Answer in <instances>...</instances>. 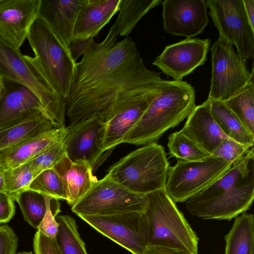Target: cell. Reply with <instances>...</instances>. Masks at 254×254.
Masks as SVG:
<instances>
[{
	"instance_id": "6da1fadb",
	"label": "cell",
	"mask_w": 254,
	"mask_h": 254,
	"mask_svg": "<svg viewBox=\"0 0 254 254\" xmlns=\"http://www.w3.org/2000/svg\"><path fill=\"white\" fill-rule=\"evenodd\" d=\"M165 80L148 69L139 53L84 88L69 92L65 114L69 125L103 114L117 100L134 92L160 87Z\"/></svg>"
},
{
	"instance_id": "7a4b0ae2",
	"label": "cell",
	"mask_w": 254,
	"mask_h": 254,
	"mask_svg": "<svg viewBox=\"0 0 254 254\" xmlns=\"http://www.w3.org/2000/svg\"><path fill=\"white\" fill-rule=\"evenodd\" d=\"M254 147L208 187L189 199V213L202 219L230 220L251 207L254 199Z\"/></svg>"
},
{
	"instance_id": "3957f363",
	"label": "cell",
	"mask_w": 254,
	"mask_h": 254,
	"mask_svg": "<svg viewBox=\"0 0 254 254\" xmlns=\"http://www.w3.org/2000/svg\"><path fill=\"white\" fill-rule=\"evenodd\" d=\"M195 92L188 82L166 80L158 95L123 143L135 145L157 143L169 129L187 118L195 106Z\"/></svg>"
},
{
	"instance_id": "277c9868",
	"label": "cell",
	"mask_w": 254,
	"mask_h": 254,
	"mask_svg": "<svg viewBox=\"0 0 254 254\" xmlns=\"http://www.w3.org/2000/svg\"><path fill=\"white\" fill-rule=\"evenodd\" d=\"M27 39L34 56L24 55V58L66 102L76 64L68 47L64 46L47 24L38 17L32 25Z\"/></svg>"
},
{
	"instance_id": "5b68a950",
	"label": "cell",
	"mask_w": 254,
	"mask_h": 254,
	"mask_svg": "<svg viewBox=\"0 0 254 254\" xmlns=\"http://www.w3.org/2000/svg\"><path fill=\"white\" fill-rule=\"evenodd\" d=\"M169 166L164 147L154 142L121 158L105 176L132 192L147 195L165 189Z\"/></svg>"
},
{
	"instance_id": "8992f818",
	"label": "cell",
	"mask_w": 254,
	"mask_h": 254,
	"mask_svg": "<svg viewBox=\"0 0 254 254\" xmlns=\"http://www.w3.org/2000/svg\"><path fill=\"white\" fill-rule=\"evenodd\" d=\"M145 215L149 230L148 246H162L197 254L198 238L165 189L146 195Z\"/></svg>"
},
{
	"instance_id": "52a82bcc",
	"label": "cell",
	"mask_w": 254,
	"mask_h": 254,
	"mask_svg": "<svg viewBox=\"0 0 254 254\" xmlns=\"http://www.w3.org/2000/svg\"><path fill=\"white\" fill-rule=\"evenodd\" d=\"M0 77L30 88L59 127L65 126L66 102L18 50L0 37Z\"/></svg>"
},
{
	"instance_id": "ba28073f",
	"label": "cell",
	"mask_w": 254,
	"mask_h": 254,
	"mask_svg": "<svg viewBox=\"0 0 254 254\" xmlns=\"http://www.w3.org/2000/svg\"><path fill=\"white\" fill-rule=\"evenodd\" d=\"M233 163L212 155L199 161L178 160L169 166L165 190L175 202H183L226 173Z\"/></svg>"
},
{
	"instance_id": "9c48e42d",
	"label": "cell",
	"mask_w": 254,
	"mask_h": 254,
	"mask_svg": "<svg viewBox=\"0 0 254 254\" xmlns=\"http://www.w3.org/2000/svg\"><path fill=\"white\" fill-rule=\"evenodd\" d=\"M148 203L146 195L132 192L105 176L94 183L71 210L78 216L144 213Z\"/></svg>"
},
{
	"instance_id": "30bf717a",
	"label": "cell",
	"mask_w": 254,
	"mask_h": 254,
	"mask_svg": "<svg viewBox=\"0 0 254 254\" xmlns=\"http://www.w3.org/2000/svg\"><path fill=\"white\" fill-rule=\"evenodd\" d=\"M212 73L207 99L224 102L235 95L254 78L233 46L219 36L211 48Z\"/></svg>"
},
{
	"instance_id": "8fae6325",
	"label": "cell",
	"mask_w": 254,
	"mask_h": 254,
	"mask_svg": "<svg viewBox=\"0 0 254 254\" xmlns=\"http://www.w3.org/2000/svg\"><path fill=\"white\" fill-rule=\"evenodd\" d=\"M209 14L224 38L247 63L254 57V28L247 16L243 0H207Z\"/></svg>"
},
{
	"instance_id": "7c38bea8",
	"label": "cell",
	"mask_w": 254,
	"mask_h": 254,
	"mask_svg": "<svg viewBox=\"0 0 254 254\" xmlns=\"http://www.w3.org/2000/svg\"><path fill=\"white\" fill-rule=\"evenodd\" d=\"M161 86L130 94L117 100L102 114L104 117L103 152H111L115 146L123 143L158 95Z\"/></svg>"
},
{
	"instance_id": "4fadbf2b",
	"label": "cell",
	"mask_w": 254,
	"mask_h": 254,
	"mask_svg": "<svg viewBox=\"0 0 254 254\" xmlns=\"http://www.w3.org/2000/svg\"><path fill=\"white\" fill-rule=\"evenodd\" d=\"M78 216L101 234L132 254H142L148 246V224L144 213Z\"/></svg>"
},
{
	"instance_id": "5bb4252c",
	"label": "cell",
	"mask_w": 254,
	"mask_h": 254,
	"mask_svg": "<svg viewBox=\"0 0 254 254\" xmlns=\"http://www.w3.org/2000/svg\"><path fill=\"white\" fill-rule=\"evenodd\" d=\"M104 117L102 114L66 127L64 140L66 154L72 161L83 160L94 170L101 163Z\"/></svg>"
},
{
	"instance_id": "9a60e30c",
	"label": "cell",
	"mask_w": 254,
	"mask_h": 254,
	"mask_svg": "<svg viewBox=\"0 0 254 254\" xmlns=\"http://www.w3.org/2000/svg\"><path fill=\"white\" fill-rule=\"evenodd\" d=\"M210 44L209 38H186L165 46L152 64L173 80H183L184 77L204 64Z\"/></svg>"
},
{
	"instance_id": "2e32d148",
	"label": "cell",
	"mask_w": 254,
	"mask_h": 254,
	"mask_svg": "<svg viewBox=\"0 0 254 254\" xmlns=\"http://www.w3.org/2000/svg\"><path fill=\"white\" fill-rule=\"evenodd\" d=\"M161 4L163 28L169 34L191 38L208 24L206 0H164Z\"/></svg>"
},
{
	"instance_id": "e0dca14e",
	"label": "cell",
	"mask_w": 254,
	"mask_h": 254,
	"mask_svg": "<svg viewBox=\"0 0 254 254\" xmlns=\"http://www.w3.org/2000/svg\"><path fill=\"white\" fill-rule=\"evenodd\" d=\"M40 0H0V37L18 50L38 17Z\"/></svg>"
},
{
	"instance_id": "ac0fdd59",
	"label": "cell",
	"mask_w": 254,
	"mask_h": 254,
	"mask_svg": "<svg viewBox=\"0 0 254 254\" xmlns=\"http://www.w3.org/2000/svg\"><path fill=\"white\" fill-rule=\"evenodd\" d=\"M81 2L82 0H40L38 18L67 47L73 39L75 23Z\"/></svg>"
},
{
	"instance_id": "d6986e66",
	"label": "cell",
	"mask_w": 254,
	"mask_h": 254,
	"mask_svg": "<svg viewBox=\"0 0 254 254\" xmlns=\"http://www.w3.org/2000/svg\"><path fill=\"white\" fill-rule=\"evenodd\" d=\"M181 130L211 155L227 137L213 118L206 100L195 105Z\"/></svg>"
},
{
	"instance_id": "ffe728a7",
	"label": "cell",
	"mask_w": 254,
	"mask_h": 254,
	"mask_svg": "<svg viewBox=\"0 0 254 254\" xmlns=\"http://www.w3.org/2000/svg\"><path fill=\"white\" fill-rule=\"evenodd\" d=\"M120 0H82L73 39L94 38L119 10Z\"/></svg>"
},
{
	"instance_id": "44dd1931",
	"label": "cell",
	"mask_w": 254,
	"mask_h": 254,
	"mask_svg": "<svg viewBox=\"0 0 254 254\" xmlns=\"http://www.w3.org/2000/svg\"><path fill=\"white\" fill-rule=\"evenodd\" d=\"M2 81L4 90L0 98V127L34 109L48 113L38 96L30 88L14 81L3 78Z\"/></svg>"
},
{
	"instance_id": "7402d4cb",
	"label": "cell",
	"mask_w": 254,
	"mask_h": 254,
	"mask_svg": "<svg viewBox=\"0 0 254 254\" xmlns=\"http://www.w3.org/2000/svg\"><path fill=\"white\" fill-rule=\"evenodd\" d=\"M54 168L62 178L67 203L71 207L98 180L90 165L83 160L72 161L66 155Z\"/></svg>"
},
{
	"instance_id": "603a6c76",
	"label": "cell",
	"mask_w": 254,
	"mask_h": 254,
	"mask_svg": "<svg viewBox=\"0 0 254 254\" xmlns=\"http://www.w3.org/2000/svg\"><path fill=\"white\" fill-rule=\"evenodd\" d=\"M66 127H56L34 137L0 150V166L7 170L24 164L46 148L62 139Z\"/></svg>"
},
{
	"instance_id": "cb8c5ba5",
	"label": "cell",
	"mask_w": 254,
	"mask_h": 254,
	"mask_svg": "<svg viewBox=\"0 0 254 254\" xmlns=\"http://www.w3.org/2000/svg\"><path fill=\"white\" fill-rule=\"evenodd\" d=\"M211 113L224 134L238 143L253 147L254 134L223 101L207 99Z\"/></svg>"
},
{
	"instance_id": "d4e9b609",
	"label": "cell",
	"mask_w": 254,
	"mask_h": 254,
	"mask_svg": "<svg viewBox=\"0 0 254 254\" xmlns=\"http://www.w3.org/2000/svg\"><path fill=\"white\" fill-rule=\"evenodd\" d=\"M58 127L46 114L21 122L0 130V150L34 137Z\"/></svg>"
},
{
	"instance_id": "484cf974",
	"label": "cell",
	"mask_w": 254,
	"mask_h": 254,
	"mask_svg": "<svg viewBox=\"0 0 254 254\" xmlns=\"http://www.w3.org/2000/svg\"><path fill=\"white\" fill-rule=\"evenodd\" d=\"M225 254H253L254 216L242 213L237 217L229 232L225 237Z\"/></svg>"
},
{
	"instance_id": "4316f807",
	"label": "cell",
	"mask_w": 254,
	"mask_h": 254,
	"mask_svg": "<svg viewBox=\"0 0 254 254\" xmlns=\"http://www.w3.org/2000/svg\"><path fill=\"white\" fill-rule=\"evenodd\" d=\"M162 1V0H120L119 15L115 23L119 35L127 37L141 18Z\"/></svg>"
},
{
	"instance_id": "83f0119b",
	"label": "cell",
	"mask_w": 254,
	"mask_h": 254,
	"mask_svg": "<svg viewBox=\"0 0 254 254\" xmlns=\"http://www.w3.org/2000/svg\"><path fill=\"white\" fill-rule=\"evenodd\" d=\"M56 239L62 254H88L80 238L75 219L69 215H58Z\"/></svg>"
},
{
	"instance_id": "f1b7e54d",
	"label": "cell",
	"mask_w": 254,
	"mask_h": 254,
	"mask_svg": "<svg viewBox=\"0 0 254 254\" xmlns=\"http://www.w3.org/2000/svg\"><path fill=\"white\" fill-rule=\"evenodd\" d=\"M254 80L252 79L241 90L224 102L254 134Z\"/></svg>"
},
{
	"instance_id": "f546056e",
	"label": "cell",
	"mask_w": 254,
	"mask_h": 254,
	"mask_svg": "<svg viewBox=\"0 0 254 254\" xmlns=\"http://www.w3.org/2000/svg\"><path fill=\"white\" fill-rule=\"evenodd\" d=\"M168 147L170 156L181 160L199 161L211 155L181 130L169 135Z\"/></svg>"
},
{
	"instance_id": "4dcf8cb0",
	"label": "cell",
	"mask_w": 254,
	"mask_h": 254,
	"mask_svg": "<svg viewBox=\"0 0 254 254\" xmlns=\"http://www.w3.org/2000/svg\"><path fill=\"white\" fill-rule=\"evenodd\" d=\"M14 201L18 204L24 220L37 229L46 211L45 196L28 189L19 193Z\"/></svg>"
},
{
	"instance_id": "1f68e13d",
	"label": "cell",
	"mask_w": 254,
	"mask_h": 254,
	"mask_svg": "<svg viewBox=\"0 0 254 254\" xmlns=\"http://www.w3.org/2000/svg\"><path fill=\"white\" fill-rule=\"evenodd\" d=\"M28 189L58 199H66L62 178L54 168L44 170L36 176Z\"/></svg>"
},
{
	"instance_id": "d6a6232c",
	"label": "cell",
	"mask_w": 254,
	"mask_h": 254,
	"mask_svg": "<svg viewBox=\"0 0 254 254\" xmlns=\"http://www.w3.org/2000/svg\"><path fill=\"white\" fill-rule=\"evenodd\" d=\"M5 192L15 200L21 192L28 190L34 178L32 169L28 162L17 167L3 170Z\"/></svg>"
},
{
	"instance_id": "836d02e7",
	"label": "cell",
	"mask_w": 254,
	"mask_h": 254,
	"mask_svg": "<svg viewBox=\"0 0 254 254\" xmlns=\"http://www.w3.org/2000/svg\"><path fill=\"white\" fill-rule=\"evenodd\" d=\"M66 155L63 138L46 148L27 162L30 164L35 177L43 171L53 168Z\"/></svg>"
},
{
	"instance_id": "e575fe53",
	"label": "cell",
	"mask_w": 254,
	"mask_h": 254,
	"mask_svg": "<svg viewBox=\"0 0 254 254\" xmlns=\"http://www.w3.org/2000/svg\"><path fill=\"white\" fill-rule=\"evenodd\" d=\"M45 196L47 205L46 211L37 230L48 237L55 238L59 228V223L56 219V217L61 212L60 204L58 199Z\"/></svg>"
},
{
	"instance_id": "d590c367",
	"label": "cell",
	"mask_w": 254,
	"mask_h": 254,
	"mask_svg": "<svg viewBox=\"0 0 254 254\" xmlns=\"http://www.w3.org/2000/svg\"><path fill=\"white\" fill-rule=\"evenodd\" d=\"M251 148L227 137L220 142L211 155L225 161L234 163L244 157Z\"/></svg>"
},
{
	"instance_id": "8d00e7d4",
	"label": "cell",
	"mask_w": 254,
	"mask_h": 254,
	"mask_svg": "<svg viewBox=\"0 0 254 254\" xmlns=\"http://www.w3.org/2000/svg\"><path fill=\"white\" fill-rule=\"evenodd\" d=\"M33 247L35 254H62L56 238L48 237L38 231L34 235Z\"/></svg>"
},
{
	"instance_id": "74e56055",
	"label": "cell",
	"mask_w": 254,
	"mask_h": 254,
	"mask_svg": "<svg viewBox=\"0 0 254 254\" xmlns=\"http://www.w3.org/2000/svg\"><path fill=\"white\" fill-rule=\"evenodd\" d=\"M18 239L7 225L0 226V254H16Z\"/></svg>"
},
{
	"instance_id": "f35d334b",
	"label": "cell",
	"mask_w": 254,
	"mask_h": 254,
	"mask_svg": "<svg viewBox=\"0 0 254 254\" xmlns=\"http://www.w3.org/2000/svg\"><path fill=\"white\" fill-rule=\"evenodd\" d=\"M15 213L14 200L6 192H0V224L9 222Z\"/></svg>"
},
{
	"instance_id": "ab89813d",
	"label": "cell",
	"mask_w": 254,
	"mask_h": 254,
	"mask_svg": "<svg viewBox=\"0 0 254 254\" xmlns=\"http://www.w3.org/2000/svg\"><path fill=\"white\" fill-rule=\"evenodd\" d=\"M93 38L88 39H73L68 46L69 52L73 61L83 55Z\"/></svg>"
},
{
	"instance_id": "60d3db41",
	"label": "cell",
	"mask_w": 254,
	"mask_h": 254,
	"mask_svg": "<svg viewBox=\"0 0 254 254\" xmlns=\"http://www.w3.org/2000/svg\"><path fill=\"white\" fill-rule=\"evenodd\" d=\"M142 254H190L180 249L162 246H147Z\"/></svg>"
},
{
	"instance_id": "b9f144b4",
	"label": "cell",
	"mask_w": 254,
	"mask_h": 254,
	"mask_svg": "<svg viewBox=\"0 0 254 254\" xmlns=\"http://www.w3.org/2000/svg\"><path fill=\"white\" fill-rule=\"evenodd\" d=\"M243 2L249 22L254 28V0H243Z\"/></svg>"
},
{
	"instance_id": "7bdbcfd3",
	"label": "cell",
	"mask_w": 254,
	"mask_h": 254,
	"mask_svg": "<svg viewBox=\"0 0 254 254\" xmlns=\"http://www.w3.org/2000/svg\"><path fill=\"white\" fill-rule=\"evenodd\" d=\"M5 192V183L3 176V170L0 166V192Z\"/></svg>"
},
{
	"instance_id": "ee69618b",
	"label": "cell",
	"mask_w": 254,
	"mask_h": 254,
	"mask_svg": "<svg viewBox=\"0 0 254 254\" xmlns=\"http://www.w3.org/2000/svg\"><path fill=\"white\" fill-rule=\"evenodd\" d=\"M4 90L2 78L0 77V98L2 95Z\"/></svg>"
},
{
	"instance_id": "f6af8a7d",
	"label": "cell",
	"mask_w": 254,
	"mask_h": 254,
	"mask_svg": "<svg viewBox=\"0 0 254 254\" xmlns=\"http://www.w3.org/2000/svg\"><path fill=\"white\" fill-rule=\"evenodd\" d=\"M17 254H33L31 252H19Z\"/></svg>"
}]
</instances>
